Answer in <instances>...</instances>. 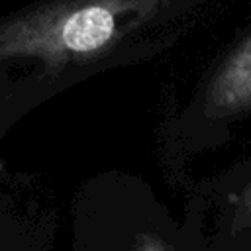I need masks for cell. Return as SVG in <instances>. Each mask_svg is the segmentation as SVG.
Instances as JSON below:
<instances>
[{
  "instance_id": "1",
  "label": "cell",
  "mask_w": 251,
  "mask_h": 251,
  "mask_svg": "<svg viewBox=\"0 0 251 251\" xmlns=\"http://www.w3.org/2000/svg\"><path fill=\"white\" fill-rule=\"evenodd\" d=\"M210 0H37L0 18V131L63 90L171 47Z\"/></svg>"
},
{
  "instance_id": "2",
  "label": "cell",
  "mask_w": 251,
  "mask_h": 251,
  "mask_svg": "<svg viewBox=\"0 0 251 251\" xmlns=\"http://www.w3.org/2000/svg\"><path fill=\"white\" fill-rule=\"evenodd\" d=\"M251 116V25L210 65L186 106L169 124L167 139L178 151H198L227 137Z\"/></svg>"
},
{
  "instance_id": "3",
  "label": "cell",
  "mask_w": 251,
  "mask_h": 251,
  "mask_svg": "<svg viewBox=\"0 0 251 251\" xmlns=\"http://www.w3.org/2000/svg\"><path fill=\"white\" fill-rule=\"evenodd\" d=\"M229 229L233 233L251 229V178L237 190L233 198V214L229 220Z\"/></svg>"
},
{
  "instance_id": "4",
  "label": "cell",
  "mask_w": 251,
  "mask_h": 251,
  "mask_svg": "<svg viewBox=\"0 0 251 251\" xmlns=\"http://www.w3.org/2000/svg\"><path fill=\"white\" fill-rule=\"evenodd\" d=\"M129 251H167V243L159 235L143 231L133 239V245L129 247Z\"/></svg>"
}]
</instances>
